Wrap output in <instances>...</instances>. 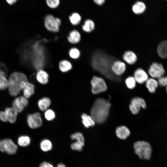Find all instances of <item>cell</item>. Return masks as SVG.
<instances>
[{
  "label": "cell",
  "mask_w": 167,
  "mask_h": 167,
  "mask_svg": "<svg viewBox=\"0 0 167 167\" xmlns=\"http://www.w3.org/2000/svg\"><path fill=\"white\" fill-rule=\"evenodd\" d=\"M111 104L109 101L99 98L95 101L90 111V116L95 122L104 123L107 119Z\"/></svg>",
  "instance_id": "1"
},
{
  "label": "cell",
  "mask_w": 167,
  "mask_h": 167,
  "mask_svg": "<svg viewBox=\"0 0 167 167\" xmlns=\"http://www.w3.org/2000/svg\"><path fill=\"white\" fill-rule=\"evenodd\" d=\"M8 79V88L10 95L13 96L18 95L21 91L20 85L23 81H28L27 76L24 73L14 71L9 76Z\"/></svg>",
  "instance_id": "2"
},
{
  "label": "cell",
  "mask_w": 167,
  "mask_h": 167,
  "mask_svg": "<svg viewBox=\"0 0 167 167\" xmlns=\"http://www.w3.org/2000/svg\"><path fill=\"white\" fill-rule=\"evenodd\" d=\"M135 152L139 158L149 160L151 157L152 148L150 143L143 141L135 142L134 145Z\"/></svg>",
  "instance_id": "3"
},
{
  "label": "cell",
  "mask_w": 167,
  "mask_h": 167,
  "mask_svg": "<svg viewBox=\"0 0 167 167\" xmlns=\"http://www.w3.org/2000/svg\"><path fill=\"white\" fill-rule=\"evenodd\" d=\"M62 24L61 19L55 17L53 15L49 14L46 15L44 19V25L46 30L53 33H58L60 31Z\"/></svg>",
  "instance_id": "4"
},
{
  "label": "cell",
  "mask_w": 167,
  "mask_h": 167,
  "mask_svg": "<svg viewBox=\"0 0 167 167\" xmlns=\"http://www.w3.org/2000/svg\"><path fill=\"white\" fill-rule=\"evenodd\" d=\"M91 84L92 92L94 94L105 92L107 89L105 80L101 77L93 76L91 81Z\"/></svg>",
  "instance_id": "5"
},
{
  "label": "cell",
  "mask_w": 167,
  "mask_h": 167,
  "mask_svg": "<svg viewBox=\"0 0 167 167\" xmlns=\"http://www.w3.org/2000/svg\"><path fill=\"white\" fill-rule=\"evenodd\" d=\"M18 147L11 139L6 138L0 140V150L2 152H6L9 154L15 153Z\"/></svg>",
  "instance_id": "6"
},
{
  "label": "cell",
  "mask_w": 167,
  "mask_h": 167,
  "mask_svg": "<svg viewBox=\"0 0 167 167\" xmlns=\"http://www.w3.org/2000/svg\"><path fill=\"white\" fill-rule=\"evenodd\" d=\"M148 72L152 78L158 79L163 76L165 73V70L162 64L154 62L150 66Z\"/></svg>",
  "instance_id": "7"
},
{
  "label": "cell",
  "mask_w": 167,
  "mask_h": 167,
  "mask_svg": "<svg viewBox=\"0 0 167 167\" xmlns=\"http://www.w3.org/2000/svg\"><path fill=\"white\" fill-rule=\"evenodd\" d=\"M130 109L133 114H138L140 109H145L146 104L144 100L139 97H135L132 99L129 105Z\"/></svg>",
  "instance_id": "8"
},
{
  "label": "cell",
  "mask_w": 167,
  "mask_h": 167,
  "mask_svg": "<svg viewBox=\"0 0 167 167\" xmlns=\"http://www.w3.org/2000/svg\"><path fill=\"white\" fill-rule=\"evenodd\" d=\"M27 122L29 127L32 129L39 127L42 124L41 114L39 112H36L28 115Z\"/></svg>",
  "instance_id": "9"
},
{
  "label": "cell",
  "mask_w": 167,
  "mask_h": 167,
  "mask_svg": "<svg viewBox=\"0 0 167 167\" xmlns=\"http://www.w3.org/2000/svg\"><path fill=\"white\" fill-rule=\"evenodd\" d=\"M112 72L117 76H120L123 74L126 69V63L124 61L117 60L114 61L111 66Z\"/></svg>",
  "instance_id": "10"
},
{
  "label": "cell",
  "mask_w": 167,
  "mask_h": 167,
  "mask_svg": "<svg viewBox=\"0 0 167 167\" xmlns=\"http://www.w3.org/2000/svg\"><path fill=\"white\" fill-rule=\"evenodd\" d=\"M27 99L24 96L16 97L12 103L13 108L17 113L21 112L28 105Z\"/></svg>",
  "instance_id": "11"
},
{
  "label": "cell",
  "mask_w": 167,
  "mask_h": 167,
  "mask_svg": "<svg viewBox=\"0 0 167 167\" xmlns=\"http://www.w3.org/2000/svg\"><path fill=\"white\" fill-rule=\"evenodd\" d=\"M21 91H23L24 96L29 98L34 92V86L28 81H22L20 85Z\"/></svg>",
  "instance_id": "12"
},
{
  "label": "cell",
  "mask_w": 167,
  "mask_h": 167,
  "mask_svg": "<svg viewBox=\"0 0 167 167\" xmlns=\"http://www.w3.org/2000/svg\"><path fill=\"white\" fill-rule=\"evenodd\" d=\"M133 77L136 82L139 84L145 83L148 79V73L141 68H138L135 71Z\"/></svg>",
  "instance_id": "13"
},
{
  "label": "cell",
  "mask_w": 167,
  "mask_h": 167,
  "mask_svg": "<svg viewBox=\"0 0 167 167\" xmlns=\"http://www.w3.org/2000/svg\"><path fill=\"white\" fill-rule=\"evenodd\" d=\"M122 58L124 62L129 65L135 64L138 60L136 53L130 50H126L124 52L122 55Z\"/></svg>",
  "instance_id": "14"
},
{
  "label": "cell",
  "mask_w": 167,
  "mask_h": 167,
  "mask_svg": "<svg viewBox=\"0 0 167 167\" xmlns=\"http://www.w3.org/2000/svg\"><path fill=\"white\" fill-rule=\"evenodd\" d=\"M81 38L80 32L77 29H73L69 32L67 36V40L69 43L76 45L81 41Z\"/></svg>",
  "instance_id": "15"
},
{
  "label": "cell",
  "mask_w": 167,
  "mask_h": 167,
  "mask_svg": "<svg viewBox=\"0 0 167 167\" xmlns=\"http://www.w3.org/2000/svg\"><path fill=\"white\" fill-rule=\"evenodd\" d=\"M157 52L161 58L163 59L167 58V40H164L158 44Z\"/></svg>",
  "instance_id": "16"
},
{
  "label": "cell",
  "mask_w": 167,
  "mask_h": 167,
  "mask_svg": "<svg viewBox=\"0 0 167 167\" xmlns=\"http://www.w3.org/2000/svg\"><path fill=\"white\" fill-rule=\"evenodd\" d=\"M58 67L61 72L66 73L71 70L73 68V64L71 62L67 59L60 60L58 64Z\"/></svg>",
  "instance_id": "17"
},
{
  "label": "cell",
  "mask_w": 167,
  "mask_h": 167,
  "mask_svg": "<svg viewBox=\"0 0 167 167\" xmlns=\"http://www.w3.org/2000/svg\"><path fill=\"white\" fill-rule=\"evenodd\" d=\"M49 75L48 73L43 69L37 71L36 74L37 81L42 84H47L49 81Z\"/></svg>",
  "instance_id": "18"
},
{
  "label": "cell",
  "mask_w": 167,
  "mask_h": 167,
  "mask_svg": "<svg viewBox=\"0 0 167 167\" xmlns=\"http://www.w3.org/2000/svg\"><path fill=\"white\" fill-rule=\"evenodd\" d=\"M116 133L119 138L124 140L126 139L130 135V131L126 126H122L117 128Z\"/></svg>",
  "instance_id": "19"
},
{
  "label": "cell",
  "mask_w": 167,
  "mask_h": 167,
  "mask_svg": "<svg viewBox=\"0 0 167 167\" xmlns=\"http://www.w3.org/2000/svg\"><path fill=\"white\" fill-rule=\"evenodd\" d=\"M5 112L7 118V121L11 123L15 122L18 113L12 107L6 108Z\"/></svg>",
  "instance_id": "20"
},
{
  "label": "cell",
  "mask_w": 167,
  "mask_h": 167,
  "mask_svg": "<svg viewBox=\"0 0 167 167\" xmlns=\"http://www.w3.org/2000/svg\"><path fill=\"white\" fill-rule=\"evenodd\" d=\"M95 27L94 21L92 19H87L85 20L81 26V29L84 32L89 33L93 31Z\"/></svg>",
  "instance_id": "21"
},
{
  "label": "cell",
  "mask_w": 167,
  "mask_h": 167,
  "mask_svg": "<svg viewBox=\"0 0 167 167\" xmlns=\"http://www.w3.org/2000/svg\"><path fill=\"white\" fill-rule=\"evenodd\" d=\"M158 83L155 78H150L145 82V85L148 91L151 93H154L158 86Z\"/></svg>",
  "instance_id": "22"
},
{
  "label": "cell",
  "mask_w": 167,
  "mask_h": 167,
  "mask_svg": "<svg viewBox=\"0 0 167 167\" xmlns=\"http://www.w3.org/2000/svg\"><path fill=\"white\" fill-rule=\"evenodd\" d=\"M69 19L70 23L72 25L76 26L81 23L82 17L79 13L74 12L69 16Z\"/></svg>",
  "instance_id": "23"
},
{
  "label": "cell",
  "mask_w": 167,
  "mask_h": 167,
  "mask_svg": "<svg viewBox=\"0 0 167 167\" xmlns=\"http://www.w3.org/2000/svg\"><path fill=\"white\" fill-rule=\"evenodd\" d=\"M82 122L86 128L95 125V122L91 116L85 113H83L81 115Z\"/></svg>",
  "instance_id": "24"
},
{
  "label": "cell",
  "mask_w": 167,
  "mask_h": 167,
  "mask_svg": "<svg viewBox=\"0 0 167 167\" xmlns=\"http://www.w3.org/2000/svg\"><path fill=\"white\" fill-rule=\"evenodd\" d=\"M146 8V6L144 3L138 1L133 6L132 10L135 14H139L143 13L145 11Z\"/></svg>",
  "instance_id": "25"
},
{
  "label": "cell",
  "mask_w": 167,
  "mask_h": 167,
  "mask_svg": "<svg viewBox=\"0 0 167 167\" xmlns=\"http://www.w3.org/2000/svg\"><path fill=\"white\" fill-rule=\"evenodd\" d=\"M51 101L48 97H44L39 100L38 102V106L42 111H45L50 106Z\"/></svg>",
  "instance_id": "26"
},
{
  "label": "cell",
  "mask_w": 167,
  "mask_h": 167,
  "mask_svg": "<svg viewBox=\"0 0 167 167\" xmlns=\"http://www.w3.org/2000/svg\"><path fill=\"white\" fill-rule=\"evenodd\" d=\"M68 54L69 57L73 60L79 59L81 55L79 49L75 47H72L70 48L68 50Z\"/></svg>",
  "instance_id": "27"
},
{
  "label": "cell",
  "mask_w": 167,
  "mask_h": 167,
  "mask_svg": "<svg viewBox=\"0 0 167 167\" xmlns=\"http://www.w3.org/2000/svg\"><path fill=\"white\" fill-rule=\"evenodd\" d=\"M6 74L0 70V90H3L8 88V79L6 77Z\"/></svg>",
  "instance_id": "28"
},
{
  "label": "cell",
  "mask_w": 167,
  "mask_h": 167,
  "mask_svg": "<svg viewBox=\"0 0 167 167\" xmlns=\"http://www.w3.org/2000/svg\"><path fill=\"white\" fill-rule=\"evenodd\" d=\"M41 149L44 152H48L52 148V144L49 140L45 139L42 140L40 143Z\"/></svg>",
  "instance_id": "29"
},
{
  "label": "cell",
  "mask_w": 167,
  "mask_h": 167,
  "mask_svg": "<svg viewBox=\"0 0 167 167\" xmlns=\"http://www.w3.org/2000/svg\"><path fill=\"white\" fill-rule=\"evenodd\" d=\"M17 141L19 145L22 147H26L30 143V139L28 136H21L19 137Z\"/></svg>",
  "instance_id": "30"
},
{
  "label": "cell",
  "mask_w": 167,
  "mask_h": 167,
  "mask_svg": "<svg viewBox=\"0 0 167 167\" xmlns=\"http://www.w3.org/2000/svg\"><path fill=\"white\" fill-rule=\"evenodd\" d=\"M125 83L128 88L132 89L135 87L136 82L133 76H131L126 78Z\"/></svg>",
  "instance_id": "31"
},
{
  "label": "cell",
  "mask_w": 167,
  "mask_h": 167,
  "mask_svg": "<svg viewBox=\"0 0 167 167\" xmlns=\"http://www.w3.org/2000/svg\"><path fill=\"white\" fill-rule=\"evenodd\" d=\"M47 6L50 8L54 9L57 8L60 4V0H46Z\"/></svg>",
  "instance_id": "32"
},
{
  "label": "cell",
  "mask_w": 167,
  "mask_h": 167,
  "mask_svg": "<svg viewBox=\"0 0 167 167\" xmlns=\"http://www.w3.org/2000/svg\"><path fill=\"white\" fill-rule=\"evenodd\" d=\"M71 139L73 140L84 143V139L82 134L80 132H76L72 134L71 136Z\"/></svg>",
  "instance_id": "33"
},
{
  "label": "cell",
  "mask_w": 167,
  "mask_h": 167,
  "mask_svg": "<svg viewBox=\"0 0 167 167\" xmlns=\"http://www.w3.org/2000/svg\"><path fill=\"white\" fill-rule=\"evenodd\" d=\"M84 145V143H82L76 141L71 145V148L74 150L81 151L83 150V147Z\"/></svg>",
  "instance_id": "34"
},
{
  "label": "cell",
  "mask_w": 167,
  "mask_h": 167,
  "mask_svg": "<svg viewBox=\"0 0 167 167\" xmlns=\"http://www.w3.org/2000/svg\"><path fill=\"white\" fill-rule=\"evenodd\" d=\"M45 118L48 121L53 120L55 118V114L54 111L51 109H47L45 111L44 113Z\"/></svg>",
  "instance_id": "35"
},
{
  "label": "cell",
  "mask_w": 167,
  "mask_h": 167,
  "mask_svg": "<svg viewBox=\"0 0 167 167\" xmlns=\"http://www.w3.org/2000/svg\"><path fill=\"white\" fill-rule=\"evenodd\" d=\"M158 84L161 86H167V77L163 76L158 78Z\"/></svg>",
  "instance_id": "36"
},
{
  "label": "cell",
  "mask_w": 167,
  "mask_h": 167,
  "mask_svg": "<svg viewBox=\"0 0 167 167\" xmlns=\"http://www.w3.org/2000/svg\"><path fill=\"white\" fill-rule=\"evenodd\" d=\"M0 119L3 122H6L7 121L6 116L4 111L0 112Z\"/></svg>",
  "instance_id": "37"
},
{
  "label": "cell",
  "mask_w": 167,
  "mask_h": 167,
  "mask_svg": "<svg viewBox=\"0 0 167 167\" xmlns=\"http://www.w3.org/2000/svg\"><path fill=\"white\" fill-rule=\"evenodd\" d=\"M39 167H54L51 164L45 161L42 162L40 165Z\"/></svg>",
  "instance_id": "38"
},
{
  "label": "cell",
  "mask_w": 167,
  "mask_h": 167,
  "mask_svg": "<svg viewBox=\"0 0 167 167\" xmlns=\"http://www.w3.org/2000/svg\"><path fill=\"white\" fill-rule=\"evenodd\" d=\"M0 70L3 71L6 74V72L7 71V69L5 64L3 63H0Z\"/></svg>",
  "instance_id": "39"
},
{
  "label": "cell",
  "mask_w": 167,
  "mask_h": 167,
  "mask_svg": "<svg viewBox=\"0 0 167 167\" xmlns=\"http://www.w3.org/2000/svg\"><path fill=\"white\" fill-rule=\"evenodd\" d=\"M105 0H93L94 2L99 5H102L105 2Z\"/></svg>",
  "instance_id": "40"
},
{
  "label": "cell",
  "mask_w": 167,
  "mask_h": 167,
  "mask_svg": "<svg viewBox=\"0 0 167 167\" xmlns=\"http://www.w3.org/2000/svg\"><path fill=\"white\" fill-rule=\"evenodd\" d=\"M18 0H6L7 2L10 5H13Z\"/></svg>",
  "instance_id": "41"
},
{
  "label": "cell",
  "mask_w": 167,
  "mask_h": 167,
  "mask_svg": "<svg viewBox=\"0 0 167 167\" xmlns=\"http://www.w3.org/2000/svg\"><path fill=\"white\" fill-rule=\"evenodd\" d=\"M57 167H66V166L63 164L61 163L58 165Z\"/></svg>",
  "instance_id": "42"
},
{
  "label": "cell",
  "mask_w": 167,
  "mask_h": 167,
  "mask_svg": "<svg viewBox=\"0 0 167 167\" xmlns=\"http://www.w3.org/2000/svg\"><path fill=\"white\" fill-rule=\"evenodd\" d=\"M166 92L167 94V86L166 87Z\"/></svg>",
  "instance_id": "43"
}]
</instances>
